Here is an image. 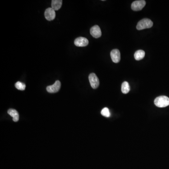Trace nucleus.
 <instances>
[{
    "label": "nucleus",
    "mask_w": 169,
    "mask_h": 169,
    "mask_svg": "<svg viewBox=\"0 0 169 169\" xmlns=\"http://www.w3.org/2000/svg\"><path fill=\"white\" fill-rule=\"evenodd\" d=\"M110 56L112 61L115 63H118L120 60V53L119 50L115 49L110 52Z\"/></svg>",
    "instance_id": "9"
},
{
    "label": "nucleus",
    "mask_w": 169,
    "mask_h": 169,
    "mask_svg": "<svg viewBox=\"0 0 169 169\" xmlns=\"http://www.w3.org/2000/svg\"><path fill=\"white\" fill-rule=\"evenodd\" d=\"M101 114L104 117L109 118L110 116V113L109 109L107 108H104L101 111Z\"/></svg>",
    "instance_id": "15"
},
{
    "label": "nucleus",
    "mask_w": 169,
    "mask_h": 169,
    "mask_svg": "<svg viewBox=\"0 0 169 169\" xmlns=\"http://www.w3.org/2000/svg\"><path fill=\"white\" fill-rule=\"evenodd\" d=\"M154 104L158 107H166L169 105V98L166 96H159L155 99Z\"/></svg>",
    "instance_id": "1"
},
{
    "label": "nucleus",
    "mask_w": 169,
    "mask_h": 169,
    "mask_svg": "<svg viewBox=\"0 0 169 169\" xmlns=\"http://www.w3.org/2000/svg\"><path fill=\"white\" fill-rule=\"evenodd\" d=\"M90 34L93 37L95 38H98L102 35L101 29L97 25L94 26L90 29Z\"/></svg>",
    "instance_id": "8"
},
{
    "label": "nucleus",
    "mask_w": 169,
    "mask_h": 169,
    "mask_svg": "<svg viewBox=\"0 0 169 169\" xmlns=\"http://www.w3.org/2000/svg\"><path fill=\"white\" fill-rule=\"evenodd\" d=\"M146 3L145 1L144 0L133 2L132 4V9L134 11H141L145 7Z\"/></svg>",
    "instance_id": "4"
},
{
    "label": "nucleus",
    "mask_w": 169,
    "mask_h": 169,
    "mask_svg": "<svg viewBox=\"0 0 169 169\" xmlns=\"http://www.w3.org/2000/svg\"><path fill=\"white\" fill-rule=\"evenodd\" d=\"M130 90V87L128 82L124 81L123 83L121 86V91L124 94L128 93Z\"/></svg>",
    "instance_id": "12"
},
{
    "label": "nucleus",
    "mask_w": 169,
    "mask_h": 169,
    "mask_svg": "<svg viewBox=\"0 0 169 169\" xmlns=\"http://www.w3.org/2000/svg\"><path fill=\"white\" fill-rule=\"evenodd\" d=\"M8 113L12 116L13 118V120L14 122H17L19 120V114H18V112L16 110L14 109H9L8 111Z\"/></svg>",
    "instance_id": "10"
},
{
    "label": "nucleus",
    "mask_w": 169,
    "mask_h": 169,
    "mask_svg": "<svg viewBox=\"0 0 169 169\" xmlns=\"http://www.w3.org/2000/svg\"><path fill=\"white\" fill-rule=\"evenodd\" d=\"M44 15H45V18L48 21H52L55 18V11L52 8H48L45 11Z\"/></svg>",
    "instance_id": "7"
},
{
    "label": "nucleus",
    "mask_w": 169,
    "mask_h": 169,
    "mask_svg": "<svg viewBox=\"0 0 169 169\" xmlns=\"http://www.w3.org/2000/svg\"><path fill=\"white\" fill-rule=\"evenodd\" d=\"M89 80L93 89H96L99 87L100 82L96 74L94 73H91L89 76Z\"/></svg>",
    "instance_id": "3"
},
{
    "label": "nucleus",
    "mask_w": 169,
    "mask_h": 169,
    "mask_svg": "<svg viewBox=\"0 0 169 169\" xmlns=\"http://www.w3.org/2000/svg\"><path fill=\"white\" fill-rule=\"evenodd\" d=\"M26 84L20 81L17 82L15 84V87L19 90H24L26 89Z\"/></svg>",
    "instance_id": "14"
},
{
    "label": "nucleus",
    "mask_w": 169,
    "mask_h": 169,
    "mask_svg": "<svg viewBox=\"0 0 169 169\" xmlns=\"http://www.w3.org/2000/svg\"><path fill=\"white\" fill-rule=\"evenodd\" d=\"M61 88V82L60 81L57 80L52 85L47 87V91L50 93H55L59 91Z\"/></svg>",
    "instance_id": "5"
},
{
    "label": "nucleus",
    "mask_w": 169,
    "mask_h": 169,
    "mask_svg": "<svg viewBox=\"0 0 169 169\" xmlns=\"http://www.w3.org/2000/svg\"><path fill=\"white\" fill-rule=\"evenodd\" d=\"M89 40L84 37H79L74 41V44L77 47H85L89 44Z\"/></svg>",
    "instance_id": "6"
},
{
    "label": "nucleus",
    "mask_w": 169,
    "mask_h": 169,
    "mask_svg": "<svg viewBox=\"0 0 169 169\" xmlns=\"http://www.w3.org/2000/svg\"><path fill=\"white\" fill-rule=\"evenodd\" d=\"M62 2V0H53L52 1L51 8L55 11H58L61 8Z\"/></svg>",
    "instance_id": "11"
},
{
    "label": "nucleus",
    "mask_w": 169,
    "mask_h": 169,
    "mask_svg": "<svg viewBox=\"0 0 169 169\" xmlns=\"http://www.w3.org/2000/svg\"><path fill=\"white\" fill-rule=\"evenodd\" d=\"M145 55V53L144 51L142 50H139V51H136L134 54V58L136 60H141L144 57Z\"/></svg>",
    "instance_id": "13"
},
{
    "label": "nucleus",
    "mask_w": 169,
    "mask_h": 169,
    "mask_svg": "<svg viewBox=\"0 0 169 169\" xmlns=\"http://www.w3.org/2000/svg\"><path fill=\"white\" fill-rule=\"evenodd\" d=\"M153 25V22L150 19L144 18L138 22L136 28L138 30H142L145 29L150 28L152 27Z\"/></svg>",
    "instance_id": "2"
}]
</instances>
